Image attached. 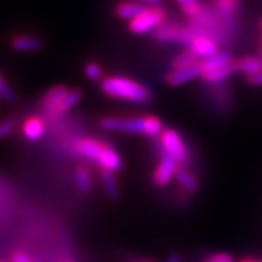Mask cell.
Returning <instances> with one entry per match:
<instances>
[{
    "label": "cell",
    "instance_id": "obj_1",
    "mask_svg": "<svg viewBox=\"0 0 262 262\" xmlns=\"http://www.w3.org/2000/svg\"><path fill=\"white\" fill-rule=\"evenodd\" d=\"M100 90L107 97L131 103L148 104L151 102V93L147 87L126 76H106L100 82Z\"/></svg>",
    "mask_w": 262,
    "mask_h": 262
},
{
    "label": "cell",
    "instance_id": "obj_2",
    "mask_svg": "<svg viewBox=\"0 0 262 262\" xmlns=\"http://www.w3.org/2000/svg\"><path fill=\"white\" fill-rule=\"evenodd\" d=\"M100 127L113 133L142 134L150 138H157L165 130L162 121L156 115H145L138 118L107 117L100 121Z\"/></svg>",
    "mask_w": 262,
    "mask_h": 262
},
{
    "label": "cell",
    "instance_id": "obj_3",
    "mask_svg": "<svg viewBox=\"0 0 262 262\" xmlns=\"http://www.w3.org/2000/svg\"><path fill=\"white\" fill-rule=\"evenodd\" d=\"M161 151L172 158L178 165H183L189 161V151L182 137L174 128H165L159 135Z\"/></svg>",
    "mask_w": 262,
    "mask_h": 262
},
{
    "label": "cell",
    "instance_id": "obj_4",
    "mask_svg": "<svg viewBox=\"0 0 262 262\" xmlns=\"http://www.w3.org/2000/svg\"><path fill=\"white\" fill-rule=\"evenodd\" d=\"M166 23V12L161 7H147L139 16L128 21V30L135 35H143L158 30Z\"/></svg>",
    "mask_w": 262,
    "mask_h": 262
},
{
    "label": "cell",
    "instance_id": "obj_5",
    "mask_svg": "<svg viewBox=\"0 0 262 262\" xmlns=\"http://www.w3.org/2000/svg\"><path fill=\"white\" fill-rule=\"evenodd\" d=\"M196 35L198 34H195L193 28L165 23L156 31V39L162 43H181L189 46Z\"/></svg>",
    "mask_w": 262,
    "mask_h": 262
},
{
    "label": "cell",
    "instance_id": "obj_6",
    "mask_svg": "<svg viewBox=\"0 0 262 262\" xmlns=\"http://www.w3.org/2000/svg\"><path fill=\"white\" fill-rule=\"evenodd\" d=\"M178 167H180V165L174 159L162 152V158L159 161L156 171H154V176H152V180H154L157 186H167L172 181V178H176V172Z\"/></svg>",
    "mask_w": 262,
    "mask_h": 262
},
{
    "label": "cell",
    "instance_id": "obj_7",
    "mask_svg": "<svg viewBox=\"0 0 262 262\" xmlns=\"http://www.w3.org/2000/svg\"><path fill=\"white\" fill-rule=\"evenodd\" d=\"M189 50L193 51L201 60L210 58V56L215 55L217 52H220V47H218L217 41L214 40L213 38H210V36L202 34H198L191 40V43L189 45Z\"/></svg>",
    "mask_w": 262,
    "mask_h": 262
},
{
    "label": "cell",
    "instance_id": "obj_8",
    "mask_svg": "<svg viewBox=\"0 0 262 262\" xmlns=\"http://www.w3.org/2000/svg\"><path fill=\"white\" fill-rule=\"evenodd\" d=\"M107 143L104 142H100L98 139L94 138H80L79 141L75 142V151L79 154L80 157L86 159H90L97 163L98 158L100 157L102 151L104 150Z\"/></svg>",
    "mask_w": 262,
    "mask_h": 262
},
{
    "label": "cell",
    "instance_id": "obj_9",
    "mask_svg": "<svg viewBox=\"0 0 262 262\" xmlns=\"http://www.w3.org/2000/svg\"><path fill=\"white\" fill-rule=\"evenodd\" d=\"M69 89L66 86H55L50 89L47 93L45 94V97L41 98V106L51 117L55 118L56 111L59 110V107L62 106L63 100L69 94Z\"/></svg>",
    "mask_w": 262,
    "mask_h": 262
},
{
    "label": "cell",
    "instance_id": "obj_10",
    "mask_svg": "<svg viewBox=\"0 0 262 262\" xmlns=\"http://www.w3.org/2000/svg\"><path fill=\"white\" fill-rule=\"evenodd\" d=\"M196 76H201L200 66H194V67H189V69L171 70L166 75V82H167L169 86L178 87L191 82V80L195 79Z\"/></svg>",
    "mask_w": 262,
    "mask_h": 262
},
{
    "label": "cell",
    "instance_id": "obj_11",
    "mask_svg": "<svg viewBox=\"0 0 262 262\" xmlns=\"http://www.w3.org/2000/svg\"><path fill=\"white\" fill-rule=\"evenodd\" d=\"M46 131L45 121L39 117H30L23 122L21 126V133L25 138L31 142H36L43 137Z\"/></svg>",
    "mask_w": 262,
    "mask_h": 262
},
{
    "label": "cell",
    "instance_id": "obj_12",
    "mask_svg": "<svg viewBox=\"0 0 262 262\" xmlns=\"http://www.w3.org/2000/svg\"><path fill=\"white\" fill-rule=\"evenodd\" d=\"M11 47L19 52L38 51L43 47V40L32 35H17L11 40Z\"/></svg>",
    "mask_w": 262,
    "mask_h": 262
},
{
    "label": "cell",
    "instance_id": "obj_13",
    "mask_svg": "<svg viewBox=\"0 0 262 262\" xmlns=\"http://www.w3.org/2000/svg\"><path fill=\"white\" fill-rule=\"evenodd\" d=\"M146 8L147 6L138 3V2H121L115 6V15L122 20L131 21L133 19L139 16Z\"/></svg>",
    "mask_w": 262,
    "mask_h": 262
},
{
    "label": "cell",
    "instance_id": "obj_14",
    "mask_svg": "<svg viewBox=\"0 0 262 262\" xmlns=\"http://www.w3.org/2000/svg\"><path fill=\"white\" fill-rule=\"evenodd\" d=\"M233 62H234V60H233V58H231V55L229 52L220 51L217 52L215 55L210 56V58L202 59L198 66H200L201 74H205L209 73V71H214V70L221 69L224 66H228Z\"/></svg>",
    "mask_w": 262,
    "mask_h": 262
},
{
    "label": "cell",
    "instance_id": "obj_15",
    "mask_svg": "<svg viewBox=\"0 0 262 262\" xmlns=\"http://www.w3.org/2000/svg\"><path fill=\"white\" fill-rule=\"evenodd\" d=\"M237 73L245 75L246 78L255 75L262 71V59L259 56H242L241 59L235 60Z\"/></svg>",
    "mask_w": 262,
    "mask_h": 262
},
{
    "label": "cell",
    "instance_id": "obj_16",
    "mask_svg": "<svg viewBox=\"0 0 262 262\" xmlns=\"http://www.w3.org/2000/svg\"><path fill=\"white\" fill-rule=\"evenodd\" d=\"M237 73L235 69V60L228 66H224L221 69L214 70V71H209V73L201 74V78L207 83H220L224 82L225 79H228L229 76Z\"/></svg>",
    "mask_w": 262,
    "mask_h": 262
},
{
    "label": "cell",
    "instance_id": "obj_17",
    "mask_svg": "<svg viewBox=\"0 0 262 262\" xmlns=\"http://www.w3.org/2000/svg\"><path fill=\"white\" fill-rule=\"evenodd\" d=\"M201 62V59L194 54L193 51L186 50V51L181 52L176 58L171 60L172 70H181V69H189V67H194L198 66Z\"/></svg>",
    "mask_w": 262,
    "mask_h": 262
},
{
    "label": "cell",
    "instance_id": "obj_18",
    "mask_svg": "<svg viewBox=\"0 0 262 262\" xmlns=\"http://www.w3.org/2000/svg\"><path fill=\"white\" fill-rule=\"evenodd\" d=\"M176 180L177 182L180 183V186L186 190V191H189V193H194L198 189L196 178L185 167H178L176 172Z\"/></svg>",
    "mask_w": 262,
    "mask_h": 262
},
{
    "label": "cell",
    "instance_id": "obj_19",
    "mask_svg": "<svg viewBox=\"0 0 262 262\" xmlns=\"http://www.w3.org/2000/svg\"><path fill=\"white\" fill-rule=\"evenodd\" d=\"M80 99H82V93H80L79 90H70L69 94H67V97L63 100L62 106L59 107V110L56 111L55 118L63 117V115H66L67 113H70L76 104L79 103Z\"/></svg>",
    "mask_w": 262,
    "mask_h": 262
},
{
    "label": "cell",
    "instance_id": "obj_20",
    "mask_svg": "<svg viewBox=\"0 0 262 262\" xmlns=\"http://www.w3.org/2000/svg\"><path fill=\"white\" fill-rule=\"evenodd\" d=\"M100 178L103 182V187L106 190V193L111 198H117L119 194V187H118L117 178H115L114 171H108V170H102L100 172Z\"/></svg>",
    "mask_w": 262,
    "mask_h": 262
},
{
    "label": "cell",
    "instance_id": "obj_21",
    "mask_svg": "<svg viewBox=\"0 0 262 262\" xmlns=\"http://www.w3.org/2000/svg\"><path fill=\"white\" fill-rule=\"evenodd\" d=\"M181 10L183 11V14L187 15L191 19H196L200 16L201 12L204 11V6L201 4L200 0H176Z\"/></svg>",
    "mask_w": 262,
    "mask_h": 262
},
{
    "label": "cell",
    "instance_id": "obj_22",
    "mask_svg": "<svg viewBox=\"0 0 262 262\" xmlns=\"http://www.w3.org/2000/svg\"><path fill=\"white\" fill-rule=\"evenodd\" d=\"M75 181L76 186L79 187V190L83 193L90 191L91 187H93V177H91L90 170H87L86 167H79L76 170Z\"/></svg>",
    "mask_w": 262,
    "mask_h": 262
},
{
    "label": "cell",
    "instance_id": "obj_23",
    "mask_svg": "<svg viewBox=\"0 0 262 262\" xmlns=\"http://www.w3.org/2000/svg\"><path fill=\"white\" fill-rule=\"evenodd\" d=\"M217 10L225 16H231L238 8V0H215Z\"/></svg>",
    "mask_w": 262,
    "mask_h": 262
},
{
    "label": "cell",
    "instance_id": "obj_24",
    "mask_svg": "<svg viewBox=\"0 0 262 262\" xmlns=\"http://www.w3.org/2000/svg\"><path fill=\"white\" fill-rule=\"evenodd\" d=\"M84 74L89 79L91 80H99L102 79V76H103V70L100 67L98 63L95 62H90L87 63L86 67H84Z\"/></svg>",
    "mask_w": 262,
    "mask_h": 262
},
{
    "label": "cell",
    "instance_id": "obj_25",
    "mask_svg": "<svg viewBox=\"0 0 262 262\" xmlns=\"http://www.w3.org/2000/svg\"><path fill=\"white\" fill-rule=\"evenodd\" d=\"M15 121L12 118H7V119H3L0 121V139H6L8 138L15 130Z\"/></svg>",
    "mask_w": 262,
    "mask_h": 262
},
{
    "label": "cell",
    "instance_id": "obj_26",
    "mask_svg": "<svg viewBox=\"0 0 262 262\" xmlns=\"http://www.w3.org/2000/svg\"><path fill=\"white\" fill-rule=\"evenodd\" d=\"M0 98H4V99L10 100V102L15 100L14 91L8 87V84L4 82V79L2 76H0Z\"/></svg>",
    "mask_w": 262,
    "mask_h": 262
},
{
    "label": "cell",
    "instance_id": "obj_27",
    "mask_svg": "<svg viewBox=\"0 0 262 262\" xmlns=\"http://www.w3.org/2000/svg\"><path fill=\"white\" fill-rule=\"evenodd\" d=\"M205 262H234L233 257L226 253H217V254L210 255L209 258H206Z\"/></svg>",
    "mask_w": 262,
    "mask_h": 262
},
{
    "label": "cell",
    "instance_id": "obj_28",
    "mask_svg": "<svg viewBox=\"0 0 262 262\" xmlns=\"http://www.w3.org/2000/svg\"><path fill=\"white\" fill-rule=\"evenodd\" d=\"M12 262H34L26 253L15 252L12 254Z\"/></svg>",
    "mask_w": 262,
    "mask_h": 262
},
{
    "label": "cell",
    "instance_id": "obj_29",
    "mask_svg": "<svg viewBox=\"0 0 262 262\" xmlns=\"http://www.w3.org/2000/svg\"><path fill=\"white\" fill-rule=\"evenodd\" d=\"M248 82L252 84V86H262V71L255 75L248 78Z\"/></svg>",
    "mask_w": 262,
    "mask_h": 262
},
{
    "label": "cell",
    "instance_id": "obj_30",
    "mask_svg": "<svg viewBox=\"0 0 262 262\" xmlns=\"http://www.w3.org/2000/svg\"><path fill=\"white\" fill-rule=\"evenodd\" d=\"M167 262H181V258L178 255H171V257L167 259Z\"/></svg>",
    "mask_w": 262,
    "mask_h": 262
},
{
    "label": "cell",
    "instance_id": "obj_31",
    "mask_svg": "<svg viewBox=\"0 0 262 262\" xmlns=\"http://www.w3.org/2000/svg\"><path fill=\"white\" fill-rule=\"evenodd\" d=\"M58 262H75V261H74L73 258H62V259H59Z\"/></svg>",
    "mask_w": 262,
    "mask_h": 262
},
{
    "label": "cell",
    "instance_id": "obj_32",
    "mask_svg": "<svg viewBox=\"0 0 262 262\" xmlns=\"http://www.w3.org/2000/svg\"><path fill=\"white\" fill-rule=\"evenodd\" d=\"M239 262H257V261H255V259H252V258H244V259H241Z\"/></svg>",
    "mask_w": 262,
    "mask_h": 262
},
{
    "label": "cell",
    "instance_id": "obj_33",
    "mask_svg": "<svg viewBox=\"0 0 262 262\" xmlns=\"http://www.w3.org/2000/svg\"><path fill=\"white\" fill-rule=\"evenodd\" d=\"M145 2H147V3H157L159 0H145Z\"/></svg>",
    "mask_w": 262,
    "mask_h": 262
},
{
    "label": "cell",
    "instance_id": "obj_34",
    "mask_svg": "<svg viewBox=\"0 0 262 262\" xmlns=\"http://www.w3.org/2000/svg\"><path fill=\"white\" fill-rule=\"evenodd\" d=\"M258 56L262 59V49H261V51H259V55Z\"/></svg>",
    "mask_w": 262,
    "mask_h": 262
},
{
    "label": "cell",
    "instance_id": "obj_35",
    "mask_svg": "<svg viewBox=\"0 0 262 262\" xmlns=\"http://www.w3.org/2000/svg\"><path fill=\"white\" fill-rule=\"evenodd\" d=\"M259 28H261V30H262V20L259 21Z\"/></svg>",
    "mask_w": 262,
    "mask_h": 262
},
{
    "label": "cell",
    "instance_id": "obj_36",
    "mask_svg": "<svg viewBox=\"0 0 262 262\" xmlns=\"http://www.w3.org/2000/svg\"><path fill=\"white\" fill-rule=\"evenodd\" d=\"M139 262H150V261H139Z\"/></svg>",
    "mask_w": 262,
    "mask_h": 262
},
{
    "label": "cell",
    "instance_id": "obj_37",
    "mask_svg": "<svg viewBox=\"0 0 262 262\" xmlns=\"http://www.w3.org/2000/svg\"><path fill=\"white\" fill-rule=\"evenodd\" d=\"M257 262H262V259H261V261H257Z\"/></svg>",
    "mask_w": 262,
    "mask_h": 262
},
{
    "label": "cell",
    "instance_id": "obj_38",
    "mask_svg": "<svg viewBox=\"0 0 262 262\" xmlns=\"http://www.w3.org/2000/svg\"><path fill=\"white\" fill-rule=\"evenodd\" d=\"M261 43H262V38H261Z\"/></svg>",
    "mask_w": 262,
    "mask_h": 262
},
{
    "label": "cell",
    "instance_id": "obj_39",
    "mask_svg": "<svg viewBox=\"0 0 262 262\" xmlns=\"http://www.w3.org/2000/svg\"><path fill=\"white\" fill-rule=\"evenodd\" d=\"M0 262H4V261H0Z\"/></svg>",
    "mask_w": 262,
    "mask_h": 262
}]
</instances>
